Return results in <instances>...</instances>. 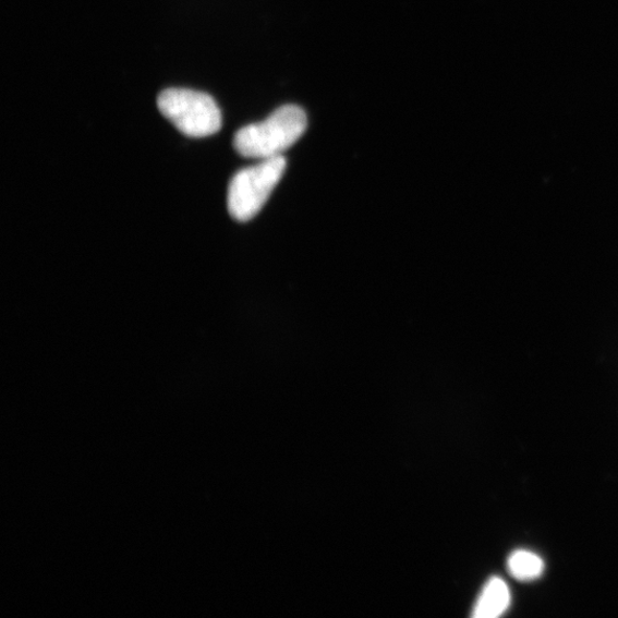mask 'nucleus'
<instances>
[{
  "mask_svg": "<svg viewBox=\"0 0 618 618\" xmlns=\"http://www.w3.org/2000/svg\"><path fill=\"white\" fill-rule=\"evenodd\" d=\"M306 129L307 117L301 107L282 106L266 120L238 131L234 148L245 158L262 160L282 156L301 140Z\"/></svg>",
  "mask_w": 618,
  "mask_h": 618,
  "instance_id": "1",
  "label": "nucleus"
},
{
  "mask_svg": "<svg viewBox=\"0 0 618 618\" xmlns=\"http://www.w3.org/2000/svg\"><path fill=\"white\" fill-rule=\"evenodd\" d=\"M287 168L284 156L262 159L258 165L239 171L229 183L228 213L235 220L254 219L278 186Z\"/></svg>",
  "mask_w": 618,
  "mask_h": 618,
  "instance_id": "2",
  "label": "nucleus"
},
{
  "mask_svg": "<svg viewBox=\"0 0 618 618\" xmlns=\"http://www.w3.org/2000/svg\"><path fill=\"white\" fill-rule=\"evenodd\" d=\"M157 106L178 131L191 137L210 136L222 125L217 102L204 92L168 88L158 96Z\"/></svg>",
  "mask_w": 618,
  "mask_h": 618,
  "instance_id": "3",
  "label": "nucleus"
},
{
  "mask_svg": "<svg viewBox=\"0 0 618 618\" xmlns=\"http://www.w3.org/2000/svg\"><path fill=\"white\" fill-rule=\"evenodd\" d=\"M511 604V594L506 582L492 579L480 594L473 616L477 618H496L506 613Z\"/></svg>",
  "mask_w": 618,
  "mask_h": 618,
  "instance_id": "4",
  "label": "nucleus"
},
{
  "mask_svg": "<svg viewBox=\"0 0 618 618\" xmlns=\"http://www.w3.org/2000/svg\"><path fill=\"white\" fill-rule=\"evenodd\" d=\"M510 574L518 581L530 582L537 580L544 571V562L537 555L519 549L508 560Z\"/></svg>",
  "mask_w": 618,
  "mask_h": 618,
  "instance_id": "5",
  "label": "nucleus"
}]
</instances>
